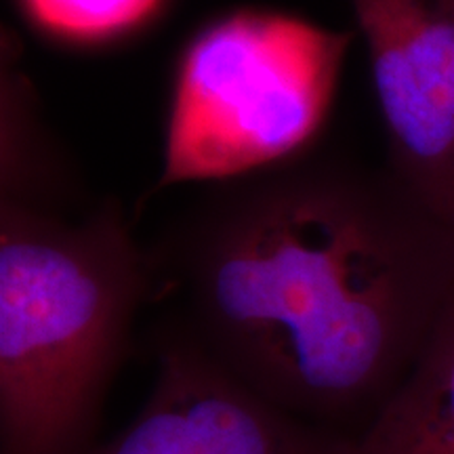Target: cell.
Segmentation results:
<instances>
[{
  "label": "cell",
  "instance_id": "cell-2",
  "mask_svg": "<svg viewBox=\"0 0 454 454\" xmlns=\"http://www.w3.org/2000/svg\"><path fill=\"white\" fill-rule=\"evenodd\" d=\"M152 253L107 202L78 223L0 200V454H90Z\"/></svg>",
  "mask_w": 454,
  "mask_h": 454
},
{
  "label": "cell",
  "instance_id": "cell-3",
  "mask_svg": "<svg viewBox=\"0 0 454 454\" xmlns=\"http://www.w3.org/2000/svg\"><path fill=\"white\" fill-rule=\"evenodd\" d=\"M351 43L354 32L270 11H238L198 32L181 57L152 192L301 156L326 121Z\"/></svg>",
  "mask_w": 454,
  "mask_h": 454
},
{
  "label": "cell",
  "instance_id": "cell-1",
  "mask_svg": "<svg viewBox=\"0 0 454 454\" xmlns=\"http://www.w3.org/2000/svg\"><path fill=\"white\" fill-rule=\"evenodd\" d=\"M215 360L351 438L406 381L454 294V227L391 170L301 154L211 192L152 253Z\"/></svg>",
  "mask_w": 454,
  "mask_h": 454
},
{
  "label": "cell",
  "instance_id": "cell-7",
  "mask_svg": "<svg viewBox=\"0 0 454 454\" xmlns=\"http://www.w3.org/2000/svg\"><path fill=\"white\" fill-rule=\"evenodd\" d=\"M15 41H3V200L43 207L44 150L30 81L17 64Z\"/></svg>",
  "mask_w": 454,
  "mask_h": 454
},
{
  "label": "cell",
  "instance_id": "cell-6",
  "mask_svg": "<svg viewBox=\"0 0 454 454\" xmlns=\"http://www.w3.org/2000/svg\"><path fill=\"white\" fill-rule=\"evenodd\" d=\"M356 454H454V294L406 381L356 438Z\"/></svg>",
  "mask_w": 454,
  "mask_h": 454
},
{
  "label": "cell",
  "instance_id": "cell-8",
  "mask_svg": "<svg viewBox=\"0 0 454 454\" xmlns=\"http://www.w3.org/2000/svg\"><path fill=\"white\" fill-rule=\"evenodd\" d=\"M160 0H24L38 26L70 41H104L139 26Z\"/></svg>",
  "mask_w": 454,
  "mask_h": 454
},
{
  "label": "cell",
  "instance_id": "cell-5",
  "mask_svg": "<svg viewBox=\"0 0 454 454\" xmlns=\"http://www.w3.org/2000/svg\"><path fill=\"white\" fill-rule=\"evenodd\" d=\"M371 57L387 168L454 227V0H349Z\"/></svg>",
  "mask_w": 454,
  "mask_h": 454
},
{
  "label": "cell",
  "instance_id": "cell-4",
  "mask_svg": "<svg viewBox=\"0 0 454 454\" xmlns=\"http://www.w3.org/2000/svg\"><path fill=\"white\" fill-rule=\"evenodd\" d=\"M90 454H356V438L261 395L170 320L145 404Z\"/></svg>",
  "mask_w": 454,
  "mask_h": 454
}]
</instances>
